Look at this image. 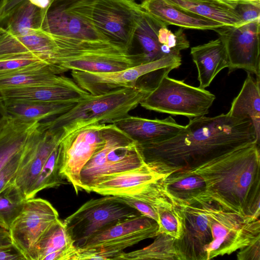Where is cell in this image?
I'll return each mask as SVG.
<instances>
[{
  "label": "cell",
  "instance_id": "cell-38",
  "mask_svg": "<svg viewBox=\"0 0 260 260\" xmlns=\"http://www.w3.org/2000/svg\"><path fill=\"white\" fill-rule=\"evenodd\" d=\"M119 200L138 211L142 215L158 222V217L154 210L148 204L128 197H118Z\"/></svg>",
  "mask_w": 260,
  "mask_h": 260
},
{
  "label": "cell",
  "instance_id": "cell-25",
  "mask_svg": "<svg viewBox=\"0 0 260 260\" xmlns=\"http://www.w3.org/2000/svg\"><path fill=\"white\" fill-rule=\"evenodd\" d=\"M162 181L167 190L181 205L210 202L205 181L198 174L180 170L166 175Z\"/></svg>",
  "mask_w": 260,
  "mask_h": 260
},
{
  "label": "cell",
  "instance_id": "cell-23",
  "mask_svg": "<svg viewBox=\"0 0 260 260\" xmlns=\"http://www.w3.org/2000/svg\"><path fill=\"white\" fill-rule=\"evenodd\" d=\"M140 7L152 17L168 25L199 30H214L223 24L181 10L165 0H144Z\"/></svg>",
  "mask_w": 260,
  "mask_h": 260
},
{
  "label": "cell",
  "instance_id": "cell-4",
  "mask_svg": "<svg viewBox=\"0 0 260 260\" xmlns=\"http://www.w3.org/2000/svg\"><path fill=\"white\" fill-rule=\"evenodd\" d=\"M149 92L138 83L134 87L119 88L99 95H90L76 103L66 112L40 122L39 128L41 131L49 130L60 133L62 138L87 125L110 123L129 115Z\"/></svg>",
  "mask_w": 260,
  "mask_h": 260
},
{
  "label": "cell",
  "instance_id": "cell-20",
  "mask_svg": "<svg viewBox=\"0 0 260 260\" xmlns=\"http://www.w3.org/2000/svg\"><path fill=\"white\" fill-rule=\"evenodd\" d=\"M110 123L114 124L138 144L167 140L176 135L184 127L171 116L151 119L128 115Z\"/></svg>",
  "mask_w": 260,
  "mask_h": 260
},
{
  "label": "cell",
  "instance_id": "cell-27",
  "mask_svg": "<svg viewBox=\"0 0 260 260\" xmlns=\"http://www.w3.org/2000/svg\"><path fill=\"white\" fill-rule=\"evenodd\" d=\"M260 79L248 73L242 88L234 98L228 113L239 119H248L260 136Z\"/></svg>",
  "mask_w": 260,
  "mask_h": 260
},
{
  "label": "cell",
  "instance_id": "cell-13",
  "mask_svg": "<svg viewBox=\"0 0 260 260\" xmlns=\"http://www.w3.org/2000/svg\"><path fill=\"white\" fill-rule=\"evenodd\" d=\"M144 10L128 0H97L93 19L96 27L109 40L131 50Z\"/></svg>",
  "mask_w": 260,
  "mask_h": 260
},
{
  "label": "cell",
  "instance_id": "cell-8",
  "mask_svg": "<svg viewBox=\"0 0 260 260\" xmlns=\"http://www.w3.org/2000/svg\"><path fill=\"white\" fill-rule=\"evenodd\" d=\"M142 215L118 197L91 199L63 221L76 247L94 235L123 220Z\"/></svg>",
  "mask_w": 260,
  "mask_h": 260
},
{
  "label": "cell",
  "instance_id": "cell-15",
  "mask_svg": "<svg viewBox=\"0 0 260 260\" xmlns=\"http://www.w3.org/2000/svg\"><path fill=\"white\" fill-rule=\"evenodd\" d=\"M157 223L143 215L119 221L88 239L81 248L104 249L121 254L127 247L158 235Z\"/></svg>",
  "mask_w": 260,
  "mask_h": 260
},
{
  "label": "cell",
  "instance_id": "cell-3",
  "mask_svg": "<svg viewBox=\"0 0 260 260\" xmlns=\"http://www.w3.org/2000/svg\"><path fill=\"white\" fill-rule=\"evenodd\" d=\"M54 48L48 67L55 74L70 70L117 71L143 63L141 54L109 40L82 39L52 34Z\"/></svg>",
  "mask_w": 260,
  "mask_h": 260
},
{
  "label": "cell",
  "instance_id": "cell-6",
  "mask_svg": "<svg viewBox=\"0 0 260 260\" xmlns=\"http://www.w3.org/2000/svg\"><path fill=\"white\" fill-rule=\"evenodd\" d=\"M215 99L214 94L205 88L166 75L140 105L148 110L184 116L190 119L207 114Z\"/></svg>",
  "mask_w": 260,
  "mask_h": 260
},
{
  "label": "cell",
  "instance_id": "cell-10",
  "mask_svg": "<svg viewBox=\"0 0 260 260\" xmlns=\"http://www.w3.org/2000/svg\"><path fill=\"white\" fill-rule=\"evenodd\" d=\"M57 210L41 198L26 200L8 230L12 244L26 260H32L34 248L45 232L59 220Z\"/></svg>",
  "mask_w": 260,
  "mask_h": 260
},
{
  "label": "cell",
  "instance_id": "cell-46",
  "mask_svg": "<svg viewBox=\"0 0 260 260\" xmlns=\"http://www.w3.org/2000/svg\"><path fill=\"white\" fill-rule=\"evenodd\" d=\"M53 0H50V4L52 2ZM50 5V4H49Z\"/></svg>",
  "mask_w": 260,
  "mask_h": 260
},
{
  "label": "cell",
  "instance_id": "cell-11",
  "mask_svg": "<svg viewBox=\"0 0 260 260\" xmlns=\"http://www.w3.org/2000/svg\"><path fill=\"white\" fill-rule=\"evenodd\" d=\"M105 123H95L78 128L59 142L61 157L60 174L73 186L82 190L80 173L90 158L105 144L102 128Z\"/></svg>",
  "mask_w": 260,
  "mask_h": 260
},
{
  "label": "cell",
  "instance_id": "cell-21",
  "mask_svg": "<svg viewBox=\"0 0 260 260\" xmlns=\"http://www.w3.org/2000/svg\"><path fill=\"white\" fill-rule=\"evenodd\" d=\"M40 122L14 117L5 113L0 119V171L27 145Z\"/></svg>",
  "mask_w": 260,
  "mask_h": 260
},
{
  "label": "cell",
  "instance_id": "cell-22",
  "mask_svg": "<svg viewBox=\"0 0 260 260\" xmlns=\"http://www.w3.org/2000/svg\"><path fill=\"white\" fill-rule=\"evenodd\" d=\"M164 176L146 165L104 177L90 188V192L104 196L131 197L144 185Z\"/></svg>",
  "mask_w": 260,
  "mask_h": 260
},
{
  "label": "cell",
  "instance_id": "cell-17",
  "mask_svg": "<svg viewBox=\"0 0 260 260\" xmlns=\"http://www.w3.org/2000/svg\"><path fill=\"white\" fill-rule=\"evenodd\" d=\"M90 95L73 79L60 74L55 81L43 85L0 89V96L6 102L75 104Z\"/></svg>",
  "mask_w": 260,
  "mask_h": 260
},
{
  "label": "cell",
  "instance_id": "cell-40",
  "mask_svg": "<svg viewBox=\"0 0 260 260\" xmlns=\"http://www.w3.org/2000/svg\"><path fill=\"white\" fill-rule=\"evenodd\" d=\"M23 255L11 244L0 245V260H24Z\"/></svg>",
  "mask_w": 260,
  "mask_h": 260
},
{
  "label": "cell",
  "instance_id": "cell-31",
  "mask_svg": "<svg viewBox=\"0 0 260 260\" xmlns=\"http://www.w3.org/2000/svg\"><path fill=\"white\" fill-rule=\"evenodd\" d=\"M44 16L43 9L26 0L4 21L6 22L5 27L0 26L9 34L25 35L32 31L35 28L42 27Z\"/></svg>",
  "mask_w": 260,
  "mask_h": 260
},
{
  "label": "cell",
  "instance_id": "cell-26",
  "mask_svg": "<svg viewBox=\"0 0 260 260\" xmlns=\"http://www.w3.org/2000/svg\"><path fill=\"white\" fill-rule=\"evenodd\" d=\"M76 249L63 222L59 219L36 244L32 260H72Z\"/></svg>",
  "mask_w": 260,
  "mask_h": 260
},
{
  "label": "cell",
  "instance_id": "cell-24",
  "mask_svg": "<svg viewBox=\"0 0 260 260\" xmlns=\"http://www.w3.org/2000/svg\"><path fill=\"white\" fill-rule=\"evenodd\" d=\"M190 55L198 70L199 87L202 88L208 87L217 75L229 66L224 45L219 38L191 47Z\"/></svg>",
  "mask_w": 260,
  "mask_h": 260
},
{
  "label": "cell",
  "instance_id": "cell-35",
  "mask_svg": "<svg viewBox=\"0 0 260 260\" xmlns=\"http://www.w3.org/2000/svg\"><path fill=\"white\" fill-rule=\"evenodd\" d=\"M26 199L13 182L0 191V226L9 230L19 215Z\"/></svg>",
  "mask_w": 260,
  "mask_h": 260
},
{
  "label": "cell",
  "instance_id": "cell-2",
  "mask_svg": "<svg viewBox=\"0 0 260 260\" xmlns=\"http://www.w3.org/2000/svg\"><path fill=\"white\" fill-rule=\"evenodd\" d=\"M185 171L204 180L210 202L251 221L260 215L259 144H252Z\"/></svg>",
  "mask_w": 260,
  "mask_h": 260
},
{
  "label": "cell",
  "instance_id": "cell-5",
  "mask_svg": "<svg viewBox=\"0 0 260 260\" xmlns=\"http://www.w3.org/2000/svg\"><path fill=\"white\" fill-rule=\"evenodd\" d=\"M102 134L103 147L81 171V188L87 192L104 177L146 165L137 142L114 124L105 123Z\"/></svg>",
  "mask_w": 260,
  "mask_h": 260
},
{
  "label": "cell",
  "instance_id": "cell-37",
  "mask_svg": "<svg viewBox=\"0 0 260 260\" xmlns=\"http://www.w3.org/2000/svg\"><path fill=\"white\" fill-rule=\"evenodd\" d=\"M235 10L244 23L260 20V0H238Z\"/></svg>",
  "mask_w": 260,
  "mask_h": 260
},
{
  "label": "cell",
  "instance_id": "cell-29",
  "mask_svg": "<svg viewBox=\"0 0 260 260\" xmlns=\"http://www.w3.org/2000/svg\"><path fill=\"white\" fill-rule=\"evenodd\" d=\"M3 102L5 111L8 115L25 120L39 122L66 112L76 104Z\"/></svg>",
  "mask_w": 260,
  "mask_h": 260
},
{
  "label": "cell",
  "instance_id": "cell-12",
  "mask_svg": "<svg viewBox=\"0 0 260 260\" xmlns=\"http://www.w3.org/2000/svg\"><path fill=\"white\" fill-rule=\"evenodd\" d=\"M181 56L169 55L159 59L126 69L111 72L71 71L72 79L80 87L92 95H97L122 88L134 87L140 79L155 71L167 67L178 68Z\"/></svg>",
  "mask_w": 260,
  "mask_h": 260
},
{
  "label": "cell",
  "instance_id": "cell-14",
  "mask_svg": "<svg viewBox=\"0 0 260 260\" xmlns=\"http://www.w3.org/2000/svg\"><path fill=\"white\" fill-rule=\"evenodd\" d=\"M214 30L224 45L229 73L243 69L260 79L259 21L224 25Z\"/></svg>",
  "mask_w": 260,
  "mask_h": 260
},
{
  "label": "cell",
  "instance_id": "cell-43",
  "mask_svg": "<svg viewBox=\"0 0 260 260\" xmlns=\"http://www.w3.org/2000/svg\"><path fill=\"white\" fill-rule=\"evenodd\" d=\"M6 112L4 108V102L0 96V119Z\"/></svg>",
  "mask_w": 260,
  "mask_h": 260
},
{
  "label": "cell",
  "instance_id": "cell-45",
  "mask_svg": "<svg viewBox=\"0 0 260 260\" xmlns=\"http://www.w3.org/2000/svg\"><path fill=\"white\" fill-rule=\"evenodd\" d=\"M128 1H133V2H136L137 1H139V0H128ZM140 1H143L144 0H140Z\"/></svg>",
  "mask_w": 260,
  "mask_h": 260
},
{
  "label": "cell",
  "instance_id": "cell-7",
  "mask_svg": "<svg viewBox=\"0 0 260 260\" xmlns=\"http://www.w3.org/2000/svg\"><path fill=\"white\" fill-rule=\"evenodd\" d=\"M200 204L207 215L212 235L206 250V260L230 255L260 238L259 219L251 221L213 202Z\"/></svg>",
  "mask_w": 260,
  "mask_h": 260
},
{
  "label": "cell",
  "instance_id": "cell-42",
  "mask_svg": "<svg viewBox=\"0 0 260 260\" xmlns=\"http://www.w3.org/2000/svg\"><path fill=\"white\" fill-rule=\"evenodd\" d=\"M35 6L42 9H46L50 4V0H28Z\"/></svg>",
  "mask_w": 260,
  "mask_h": 260
},
{
  "label": "cell",
  "instance_id": "cell-28",
  "mask_svg": "<svg viewBox=\"0 0 260 260\" xmlns=\"http://www.w3.org/2000/svg\"><path fill=\"white\" fill-rule=\"evenodd\" d=\"M165 1L181 10L219 22L224 25L238 26L244 23L235 10L238 0L222 3L187 0Z\"/></svg>",
  "mask_w": 260,
  "mask_h": 260
},
{
  "label": "cell",
  "instance_id": "cell-39",
  "mask_svg": "<svg viewBox=\"0 0 260 260\" xmlns=\"http://www.w3.org/2000/svg\"><path fill=\"white\" fill-rule=\"evenodd\" d=\"M237 253L239 260L260 259V238L253 241L248 245L241 248Z\"/></svg>",
  "mask_w": 260,
  "mask_h": 260
},
{
  "label": "cell",
  "instance_id": "cell-34",
  "mask_svg": "<svg viewBox=\"0 0 260 260\" xmlns=\"http://www.w3.org/2000/svg\"><path fill=\"white\" fill-rule=\"evenodd\" d=\"M61 157L59 143L52 150L42 169L26 199L35 198L43 189L58 187L63 184L64 179L60 174Z\"/></svg>",
  "mask_w": 260,
  "mask_h": 260
},
{
  "label": "cell",
  "instance_id": "cell-9",
  "mask_svg": "<svg viewBox=\"0 0 260 260\" xmlns=\"http://www.w3.org/2000/svg\"><path fill=\"white\" fill-rule=\"evenodd\" d=\"M96 1L53 0L44 9L42 29L53 35L69 38L109 40L94 22Z\"/></svg>",
  "mask_w": 260,
  "mask_h": 260
},
{
  "label": "cell",
  "instance_id": "cell-41",
  "mask_svg": "<svg viewBox=\"0 0 260 260\" xmlns=\"http://www.w3.org/2000/svg\"><path fill=\"white\" fill-rule=\"evenodd\" d=\"M11 243L9 231L0 226V245Z\"/></svg>",
  "mask_w": 260,
  "mask_h": 260
},
{
  "label": "cell",
  "instance_id": "cell-44",
  "mask_svg": "<svg viewBox=\"0 0 260 260\" xmlns=\"http://www.w3.org/2000/svg\"><path fill=\"white\" fill-rule=\"evenodd\" d=\"M217 1H218V2H228V1H233V0H216Z\"/></svg>",
  "mask_w": 260,
  "mask_h": 260
},
{
  "label": "cell",
  "instance_id": "cell-18",
  "mask_svg": "<svg viewBox=\"0 0 260 260\" xmlns=\"http://www.w3.org/2000/svg\"><path fill=\"white\" fill-rule=\"evenodd\" d=\"M185 227L174 246L178 260H206L207 247L212 235L207 215L201 205H185Z\"/></svg>",
  "mask_w": 260,
  "mask_h": 260
},
{
  "label": "cell",
  "instance_id": "cell-16",
  "mask_svg": "<svg viewBox=\"0 0 260 260\" xmlns=\"http://www.w3.org/2000/svg\"><path fill=\"white\" fill-rule=\"evenodd\" d=\"M162 177L146 184L129 197L149 204L154 210L158 217V234L164 233L179 239L185 227L184 207L167 190Z\"/></svg>",
  "mask_w": 260,
  "mask_h": 260
},
{
  "label": "cell",
  "instance_id": "cell-47",
  "mask_svg": "<svg viewBox=\"0 0 260 260\" xmlns=\"http://www.w3.org/2000/svg\"><path fill=\"white\" fill-rule=\"evenodd\" d=\"M253 1H254V0H253Z\"/></svg>",
  "mask_w": 260,
  "mask_h": 260
},
{
  "label": "cell",
  "instance_id": "cell-36",
  "mask_svg": "<svg viewBox=\"0 0 260 260\" xmlns=\"http://www.w3.org/2000/svg\"><path fill=\"white\" fill-rule=\"evenodd\" d=\"M34 136L26 146L21 151L14 156L1 170L0 191L10 183L14 181L21 161Z\"/></svg>",
  "mask_w": 260,
  "mask_h": 260
},
{
  "label": "cell",
  "instance_id": "cell-1",
  "mask_svg": "<svg viewBox=\"0 0 260 260\" xmlns=\"http://www.w3.org/2000/svg\"><path fill=\"white\" fill-rule=\"evenodd\" d=\"M254 143L259 144V138L252 122L227 113L190 119L175 136L138 146L148 168L166 175L195 168Z\"/></svg>",
  "mask_w": 260,
  "mask_h": 260
},
{
  "label": "cell",
  "instance_id": "cell-33",
  "mask_svg": "<svg viewBox=\"0 0 260 260\" xmlns=\"http://www.w3.org/2000/svg\"><path fill=\"white\" fill-rule=\"evenodd\" d=\"M59 75L47 66L21 70L0 77V89L43 85L55 81Z\"/></svg>",
  "mask_w": 260,
  "mask_h": 260
},
{
  "label": "cell",
  "instance_id": "cell-30",
  "mask_svg": "<svg viewBox=\"0 0 260 260\" xmlns=\"http://www.w3.org/2000/svg\"><path fill=\"white\" fill-rule=\"evenodd\" d=\"M165 24L144 11L135 36L140 46V53L144 63L165 57L161 52L158 39L159 29Z\"/></svg>",
  "mask_w": 260,
  "mask_h": 260
},
{
  "label": "cell",
  "instance_id": "cell-32",
  "mask_svg": "<svg viewBox=\"0 0 260 260\" xmlns=\"http://www.w3.org/2000/svg\"><path fill=\"white\" fill-rule=\"evenodd\" d=\"M155 237L149 245L129 252H123L117 259L178 260L174 246L175 238L164 233Z\"/></svg>",
  "mask_w": 260,
  "mask_h": 260
},
{
  "label": "cell",
  "instance_id": "cell-19",
  "mask_svg": "<svg viewBox=\"0 0 260 260\" xmlns=\"http://www.w3.org/2000/svg\"><path fill=\"white\" fill-rule=\"evenodd\" d=\"M61 138L60 133L49 130L41 131L38 127L13 181L24 194L26 199L44 165Z\"/></svg>",
  "mask_w": 260,
  "mask_h": 260
}]
</instances>
